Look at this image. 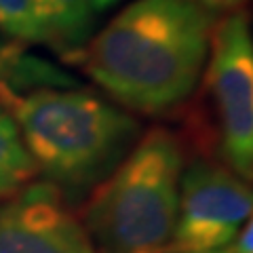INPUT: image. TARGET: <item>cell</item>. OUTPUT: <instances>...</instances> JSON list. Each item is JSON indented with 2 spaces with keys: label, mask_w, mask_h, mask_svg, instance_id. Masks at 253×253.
I'll return each mask as SVG.
<instances>
[{
  "label": "cell",
  "mask_w": 253,
  "mask_h": 253,
  "mask_svg": "<svg viewBox=\"0 0 253 253\" xmlns=\"http://www.w3.org/2000/svg\"><path fill=\"white\" fill-rule=\"evenodd\" d=\"M215 21L194 0H133L66 61L129 112L171 114L199 89Z\"/></svg>",
  "instance_id": "6da1fadb"
},
{
  "label": "cell",
  "mask_w": 253,
  "mask_h": 253,
  "mask_svg": "<svg viewBox=\"0 0 253 253\" xmlns=\"http://www.w3.org/2000/svg\"><path fill=\"white\" fill-rule=\"evenodd\" d=\"M0 101L36 171L63 192L101 184L141 135L135 116L91 91L42 86L17 93L0 83Z\"/></svg>",
  "instance_id": "7a4b0ae2"
},
{
  "label": "cell",
  "mask_w": 253,
  "mask_h": 253,
  "mask_svg": "<svg viewBox=\"0 0 253 253\" xmlns=\"http://www.w3.org/2000/svg\"><path fill=\"white\" fill-rule=\"evenodd\" d=\"M184 167V146L175 133L165 126L141 133L81 211L93 251L167 253Z\"/></svg>",
  "instance_id": "3957f363"
},
{
  "label": "cell",
  "mask_w": 253,
  "mask_h": 253,
  "mask_svg": "<svg viewBox=\"0 0 253 253\" xmlns=\"http://www.w3.org/2000/svg\"><path fill=\"white\" fill-rule=\"evenodd\" d=\"M196 91L190 125L205 158L253 184V32L243 11L217 17Z\"/></svg>",
  "instance_id": "277c9868"
},
{
  "label": "cell",
  "mask_w": 253,
  "mask_h": 253,
  "mask_svg": "<svg viewBox=\"0 0 253 253\" xmlns=\"http://www.w3.org/2000/svg\"><path fill=\"white\" fill-rule=\"evenodd\" d=\"M253 209V184L211 158L186 163L179 181L175 230L167 253H219Z\"/></svg>",
  "instance_id": "5b68a950"
},
{
  "label": "cell",
  "mask_w": 253,
  "mask_h": 253,
  "mask_svg": "<svg viewBox=\"0 0 253 253\" xmlns=\"http://www.w3.org/2000/svg\"><path fill=\"white\" fill-rule=\"evenodd\" d=\"M0 253H95L81 213L51 181H30L0 205Z\"/></svg>",
  "instance_id": "8992f818"
},
{
  "label": "cell",
  "mask_w": 253,
  "mask_h": 253,
  "mask_svg": "<svg viewBox=\"0 0 253 253\" xmlns=\"http://www.w3.org/2000/svg\"><path fill=\"white\" fill-rule=\"evenodd\" d=\"M44 44L66 59L91 38L95 13L91 0H34Z\"/></svg>",
  "instance_id": "52a82bcc"
},
{
  "label": "cell",
  "mask_w": 253,
  "mask_h": 253,
  "mask_svg": "<svg viewBox=\"0 0 253 253\" xmlns=\"http://www.w3.org/2000/svg\"><path fill=\"white\" fill-rule=\"evenodd\" d=\"M0 83L9 84L13 91L23 86H72L74 81L63 70L51 66L38 57H32L17 42L0 38Z\"/></svg>",
  "instance_id": "ba28073f"
},
{
  "label": "cell",
  "mask_w": 253,
  "mask_h": 253,
  "mask_svg": "<svg viewBox=\"0 0 253 253\" xmlns=\"http://www.w3.org/2000/svg\"><path fill=\"white\" fill-rule=\"evenodd\" d=\"M32 161L17 123L0 101V199L15 194L36 177Z\"/></svg>",
  "instance_id": "9c48e42d"
},
{
  "label": "cell",
  "mask_w": 253,
  "mask_h": 253,
  "mask_svg": "<svg viewBox=\"0 0 253 253\" xmlns=\"http://www.w3.org/2000/svg\"><path fill=\"white\" fill-rule=\"evenodd\" d=\"M0 32L17 44H44L34 0H0Z\"/></svg>",
  "instance_id": "30bf717a"
},
{
  "label": "cell",
  "mask_w": 253,
  "mask_h": 253,
  "mask_svg": "<svg viewBox=\"0 0 253 253\" xmlns=\"http://www.w3.org/2000/svg\"><path fill=\"white\" fill-rule=\"evenodd\" d=\"M219 253H253V209L245 226L241 228V232L236 234V239Z\"/></svg>",
  "instance_id": "8fae6325"
},
{
  "label": "cell",
  "mask_w": 253,
  "mask_h": 253,
  "mask_svg": "<svg viewBox=\"0 0 253 253\" xmlns=\"http://www.w3.org/2000/svg\"><path fill=\"white\" fill-rule=\"evenodd\" d=\"M199 6H203L207 13L221 17V15H230V13H239L243 11V6L247 0H194Z\"/></svg>",
  "instance_id": "7c38bea8"
},
{
  "label": "cell",
  "mask_w": 253,
  "mask_h": 253,
  "mask_svg": "<svg viewBox=\"0 0 253 253\" xmlns=\"http://www.w3.org/2000/svg\"><path fill=\"white\" fill-rule=\"evenodd\" d=\"M118 2H123V0H91L95 13H104L108 9H112V6H116Z\"/></svg>",
  "instance_id": "4fadbf2b"
}]
</instances>
